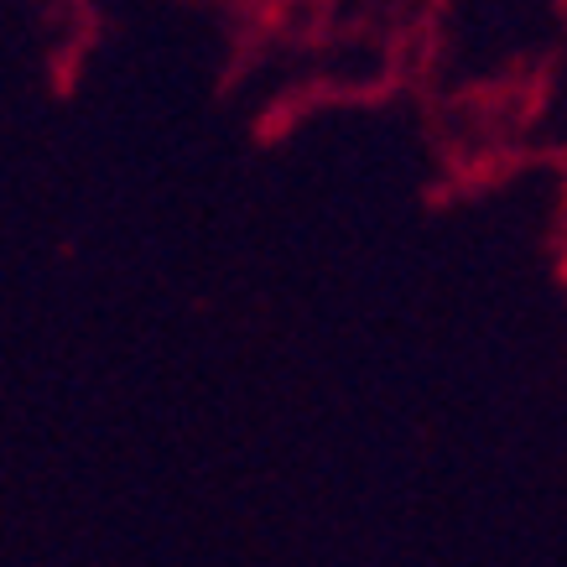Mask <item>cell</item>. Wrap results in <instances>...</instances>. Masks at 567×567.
<instances>
[]
</instances>
